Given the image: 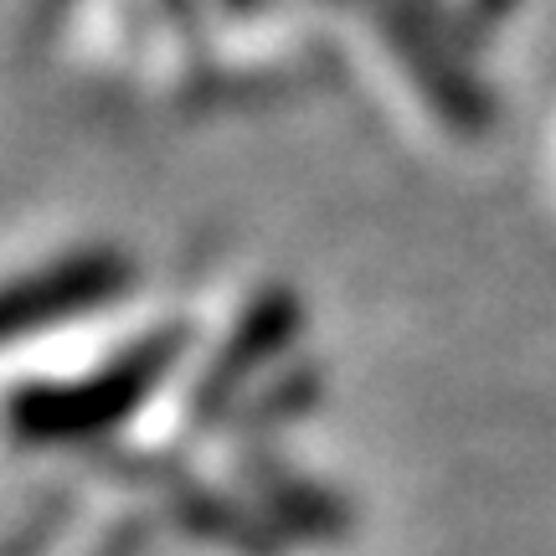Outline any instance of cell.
<instances>
[{
  "label": "cell",
  "instance_id": "obj_2",
  "mask_svg": "<svg viewBox=\"0 0 556 556\" xmlns=\"http://www.w3.org/2000/svg\"><path fill=\"white\" fill-rule=\"evenodd\" d=\"M114 289H119V263L114 258H67L58 268L16 278V283L0 289V345L78 315L88 304L109 299Z\"/></svg>",
  "mask_w": 556,
  "mask_h": 556
},
{
  "label": "cell",
  "instance_id": "obj_1",
  "mask_svg": "<svg viewBox=\"0 0 556 556\" xmlns=\"http://www.w3.org/2000/svg\"><path fill=\"white\" fill-rule=\"evenodd\" d=\"M165 351L150 345L144 356H129L119 366H109L103 377L78 381V387H31L11 402V422L21 438H83L109 428L114 417H124L144 397V387L160 377Z\"/></svg>",
  "mask_w": 556,
  "mask_h": 556
}]
</instances>
